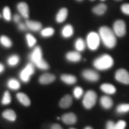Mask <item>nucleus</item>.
<instances>
[{"mask_svg": "<svg viewBox=\"0 0 129 129\" xmlns=\"http://www.w3.org/2000/svg\"><path fill=\"white\" fill-rule=\"evenodd\" d=\"M99 35L103 44L108 48H113L117 44V37L109 27L104 26L99 28Z\"/></svg>", "mask_w": 129, "mask_h": 129, "instance_id": "nucleus-1", "label": "nucleus"}, {"mask_svg": "<svg viewBox=\"0 0 129 129\" xmlns=\"http://www.w3.org/2000/svg\"><path fill=\"white\" fill-rule=\"evenodd\" d=\"M29 59L32 63L42 70H47L49 69V65L43 58V53L40 47L37 46L32 51L29 55Z\"/></svg>", "mask_w": 129, "mask_h": 129, "instance_id": "nucleus-2", "label": "nucleus"}, {"mask_svg": "<svg viewBox=\"0 0 129 129\" xmlns=\"http://www.w3.org/2000/svg\"><path fill=\"white\" fill-rule=\"evenodd\" d=\"M114 63L113 58L107 54H103L93 61V66L99 71H105L111 68Z\"/></svg>", "mask_w": 129, "mask_h": 129, "instance_id": "nucleus-3", "label": "nucleus"}, {"mask_svg": "<svg viewBox=\"0 0 129 129\" xmlns=\"http://www.w3.org/2000/svg\"><path fill=\"white\" fill-rule=\"evenodd\" d=\"M101 43L99 34L96 32H90L87 35L86 45L92 51H95L99 48Z\"/></svg>", "mask_w": 129, "mask_h": 129, "instance_id": "nucleus-4", "label": "nucleus"}, {"mask_svg": "<svg viewBox=\"0 0 129 129\" xmlns=\"http://www.w3.org/2000/svg\"><path fill=\"white\" fill-rule=\"evenodd\" d=\"M97 94L93 90H88L85 93L83 100V104L87 109L92 108L96 104Z\"/></svg>", "mask_w": 129, "mask_h": 129, "instance_id": "nucleus-5", "label": "nucleus"}, {"mask_svg": "<svg viewBox=\"0 0 129 129\" xmlns=\"http://www.w3.org/2000/svg\"><path fill=\"white\" fill-rule=\"evenodd\" d=\"M113 32H114L116 37H123L126 34V24L122 20H117L113 25Z\"/></svg>", "mask_w": 129, "mask_h": 129, "instance_id": "nucleus-6", "label": "nucleus"}, {"mask_svg": "<svg viewBox=\"0 0 129 129\" xmlns=\"http://www.w3.org/2000/svg\"><path fill=\"white\" fill-rule=\"evenodd\" d=\"M35 72V68L34 67L33 63H29L27 64L24 69L21 71L19 74V77L20 80L24 83H27L30 80V77Z\"/></svg>", "mask_w": 129, "mask_h": 129, "instance_id": "nucleus-7", "label": "nucleus"}, {"mask_svg": "<svg viewBox=\"0 0 129 129\" xmlns=\"http://www.w3.org/2000/svg\"><path fill=\"white\" fill-rule=\"evenodd\" d=\"M115 78L121 83L129 84V72L124 69H118L115 74Z\"/></svg>", "mask_w": 129, "mask_h": 129, "instance_id": "nucleus-8", "label": "nucleus"}, {"mask_svg": "<svg viewBox=\"0 0 129 129\" xmlns=\"http://www.w3.org/2000/svg\"><path fill=\"white\" fill-rule=\"evenodd\" d=\"M82 76L85 80L90 82H96L99 80V74L91 69H85L82 72Z\"/></svg>", "mask_w": 129, "mask_h": 129, "instance_id": "nucleus-9", "label": "nucleus"}, {"mask_svg": "<svg viewBox=\"0 0 129 129\" xmlns=\"http://www.w3.org/2000/svg\"><path fill=\"white\" fill-rule=\"evenodd\" d=\"M17 9L20 16L25 19H28L29 17V9L27 3L20 2L17 5Z\"/></svg>", "mask_w": 129, "mask_h": 129, "instance_id": "nucleus-10", "label": "nucleus"}, {"mask_svg": "<svg viewBox=\"0 0 129 129\" xmlns=\"http://www.w3.org/2000/svg\"><path fill=\"white\" fill-rule=\"evenodd\" d=\"M56 80V77L54 74L50 73H45L40 76L39 82L41 84H49L52 83Z\"/></svg>", "mask_w": 129, "mask_h": 129, "instance_id": "nucleus-11", "label": "nucleus"}, {"mask_svg": "<svg viewBox=\"0 0 129 129\" xmlns=\"http://www.w3.org/2000/svg\"><path fill=\"white\" fill-rule=\"evenodd\" d=\"M62 120L66 124L71 125L76 123L77 121V118L75 114L72 112H69L64 114L62 115Z\"/></svg>", "mask_w": 129, "mask_h": 129, "instance_id": "nucleus-12", "label": "nucleus"}, {"mask_svg": "<svg viewBox=\"0 0 129 129\" xmlns=\"http://www.w3.org/2000/svg\"><path fill=\"white\" fill-rule=\"evenodd\" d=\"M68 15V10L67 8H62L59 10L56 16V21L58 23H62L65 21Z\"/></svg>", "mask_w": 129, "mask_h": 129, "instance_id": "nucleus-13", "label": "nucleus"}, {"mask_svg": "<svg viewBox=\"0 0 129 129\" xmlns=\"http://www.w3.org/2000/svg\"><path fill=\"white\" fill-rule=\"evenodd\" d=\"M27 28L32 31L37 32L41 30L42 28V24L40 22L35 20H27L25 22Z\"/></svg>", "mask_w": 129, "mask_h": 129, "instance_id": "nucleus-14", "label": "nucleus"}, {"mask_svg": "<svg viewBox=\"0 0 129 129\" xmlns=\"http://www.w3.org/2000/svg\"><path fill=\"white\" fill-rule=\"evenodd\" d=\"M66 59L71 62H78L81 59V55L78 51H69L66 54Z\"/></svg>", "mask_w": 129, "mask_h": 129, "instance_id": "nucleus-15", "label": "nucleus"}, {"mask_svg": "<svg viewBox=\"0 0 129 129\" xmlns=\"http://www.w3.org/2000/svg\"><path fill=\"white\" fill-rule=\"evenodd\" d=\"M101 106L105 109H109L113 106V101L108 96H103L100 100Z\"/></svg>", "mask_w": 129, "mask_h": 129, "instance_id": "nucleus-16", "label": "nucleus"}, {"mask_svg": "<svg viewBox=\"0 0 129 129\" xmlns=\"http://www.w3.org/2000/svg\"><path fill=\"white\" fill-rule=\"evenodd\" d=\"M74 30L73 26L70 24L66 25L62 28L61 35L64 38H69L74 35Z\"/></svg>", "mask_w": 129, "mask_h": 129, "instance_id": "nucleus-17", "label": "nucleus"}, {"mask_svg": "<svg viewBox=\"0 0 129 129\" xmlns=\"http://www.w3.org/2000/svg\"><path fill=\"white\" fill-rule=\"evenodd\" d=\"M72 104V98L69 94H67L63 97L59 102V106L62 108H68L70 107Z\"/></svg>", "mask_w": 129, "mask_h": 129, "instance_id": "nucleus-18", "label": "nucleus"}, {"mask_svg": "<svg viewBox=\"0 0 129 129\" xmlns=\"http://www.w3.org/2000/svg\"><path fill=\"white\" fill-rule=\"evenodd\" d=\"M107 11V6L104 3L99 4L93 8L92 12L94 14L98 16H102Z\"/></svg>", "mask_w": 129, "mask_h": 129, "instance_id": "nucleus-19", "label": "nucleus"}, {"mask_svg": "<svg viewBox=\"0 0 129 129\" xmlns=\"http://www.w3.org/2000/svg\"><path fill=\"white\" fill-rule=\"evenodd\" d=\"M100 88L103 92L108 94H114L116 93V88L114 85L111 84L105 83L101 85Z\"/></svg>", "mask_w": 129, "mask_h": 129, "instance_id": "nucleus-20", "label": "nucleus"}, {"mask_svg": "<svg viewBox=\"0 0 129 129\" xmlns=\"http://www.w3.org/2000/svg\"><path fill=\"white\" fill-rule=\"evenodd\" d=\"M60 79L63 83L68 85L74 84L77 81L76 77L70 74H63L61 75Z\"/></svg>", "mask_w": 129, "mask_h": 129, "instance_id": "nucleus-21", "label": "nucleus"}, {"mask_svg": "<svg viewBox=\"0 0 129 129\" xmlns=\"http://www.w3.org/2000/svg\"><path fill=\"white\" fill-rule=\"evenodd\" d=\"M2 116L4 118L10 121H15L16 120V112L12 109H6L3 112Z\"/></svg>", "mask_w": 129, "mask_h": 129, "instance_id": "nucleus-22", "label": "nucleus"}, {"mask_svg": "<svg viewBox=\"0 0 129 129\" xmlns=\"http://www.w3.org/2000/svg\"><path fill=\"white\" fill-rule=\"evenodd\" d=\"M16 97L18 101L23 105L25 106H29L30 105V101L29 97L23 93H18L16 94Z\"/></svg>", "mask_w": 129, "mask_h": 129, "instance_id": "nucleus-23", "label": "nucleus"}, {"mask_svg": "<svg viewBox=\"0 0 129 129\" xmlns=\"http://www.w3.org/2000/svg\"><path fill=\"white\" fill-rule=\"evenodd\" d=\"M86 47V43L83 38H78L75 42V48L78 52H81Z\"/></svg>", "mask_w": 129, "mask_h": 129, "instance_id": "nucleus-24", "label": "nucleus"}, {"mask_svg": "<svg viewBox=\"0 0 129 129\" xmlns=\"http://www.w3.org/2000/svg\"><path fill=\"white\" fill-rule=\"evenodd\" d=\"M7 86L13 90H19L20 87V84L18 80L14 78H11L8 81Z\"/></svg>", "mask_w": 129, "mask_h": 129, "instance_id": "nucleus-25", "label": "nucleus"}, {"mask_svg": "<svg viewBox=\"0 0 129 129\" xmlns=\"http://www.w3.org/2000/svg\"><path fill=\"white\" fill-rule=\"evenodd\" d=\"M0 44L6 48H10L13 45L10 38L6 35H2L0 37Z\"/></svg>", "mask_w": 129, "mask_h": 129, "instance_id": "nucleus-26", "label": "nucleus"}, {"mask_svg": "<svg viewBox=\"0 0 129 129\" xmlns=\"http://www.w3.org/2000/svg\"><path fill=\"white\" fill-rule=\"evenodd\" d=\"M20 62V57L17 54H13L7 59V63L10 67H16Z\"/></svg>", "mask_w": 129, "mask_h": 129, "instance_id": "nucleus-27", "label": "nucleus"}, {"mask_svg": "<svg viewBox=\"0 0 129 129\" xmlns=\"http://www.w3.org/2000/svg\"><path fill=\"white\" fill-rule=\"evenodd\" d=\"M54 34V29L53 28L51 27H47V28H45L41 30V33L40 34L44 38H48L53 36Z\"/></svg>", "mask_w": 129, "mask_h": 129, "instance_id": "nucleus-28", "label": "nucleus"}, {"mask_svg": "<svg viewBox=\"0 0 129 129\" xmlns=\"http://www.w3.org/2000/svg\"><path fill=\"white\" fill-rule=\"evenodd\" d=\"M26 40L27 44L29 47H33L37 43V39L35 37L30 34H27L26 35Z\"/></svg>", "mask_w": 129, "mask_h": 129, "instance_id": "nucleus-29", "label": "nucleus"}, {"mask_svg": "<svg viewBox=\"0 0 129 129\" xmlns=\"http://www.w3.org/2000/svg\"><path fill=\"white\" fill-rule=\"evenodd\" d=\"M116 111L118 114H125L129 112V104H122L118 105Z\"/></svg>", "mask_w": 129, "mask_h": 129, "instance_id": "nucleus-30", "label": "nucleus"}, {"mask_svg": "<svg viewBox=\"0 0 129 129\" xmlns=\"http://www.w3.org/2000/svg\"><path fill=\"white\" fill-rule=\"evenodd\" d=\"M3 16L5 20L9 22L12 20V12L9 7H5L3 10Z\"/></svg>", "mask_w": 129, "mask_h": 129, "instance_id": "nucleus-31", "label": "nucleus"}, {"mask_svg": "<svg viewBox=\"0 0 129 129\" xmlns=\"http://www.w3.org/2000/svg\"><path fill=\"white\" fill-rule=\"evenodd\" d=\"M11 101H12V98H11L10 93L8 91H6L4 93L2 100H1V104L3 105H7L10 104Z\"/></svg>", "mask_w": 129, "mask_h": 129, "instance_id": "nucleus-32", "label": "nucleus"}, {"mask_svg": "<svg viewBox=\"0 0 129 129\" xmlns=\"http://www.w3.org/2000/svg\"><path fill=\"white\" fill-rule=\"evenodd\" d=\"M74 96L76 99H80L83 94V90L81 87L77 86L74 89Z\"/></svg>", "mask_w": 129, "mask_h": 129, "instance_id": "nucleus-33", "label": "nucleus"}, {"mask_svg": "<svg viewBox=\"0 0 129 129\" xmlns=\"http://www.w3.org/2000/svg\"><path fill=\"white\" fill-rule=\"evenodd\" d=\"M126 127V122L123 120L118 121L115 124V129H125Z\"/></svg>", "mask_w": 129, "mask_h": 129, "instance_id": "nucleus-34", "label": "nucleus"}, {"mask_svg": "<svg viewBox=\"0 0 129 129\" xmlns=\"http://www.w3.org/2000/svg\"><path fill=\"white\" fill-rule=\"evenodd\" d=\"M121 11L123 14L129 16V4L125 3L121 6Z\"/></svg>", "mask_w": 129, "mask_h": 129, "instance_id": "nucleus-35", "label": "nucleus"}, {"mask_svg": "<svg viewBox=\"0 0 129 129\" xmlns=\"http://www.w3.org/2000/svg\"><path fill=\"white\" fill-rule=\"evenodd\" d=\"M106 129H115V123L112 121H108L106 122Z\"/></svg>", "mask_w": 129, "mask_h": 129, "instance_id": "nucleus-36", "label": "nucleus"}, {"mask_svg": "<svg viewBox=\"0 0 129 129\" xmlns=\"http://www.w3.org/2000/svg\"><path fill=\"white\" fill-rule=\"evenodd\" d=\"M18 28L20 30H22V31H23V30H25L27 29V26L26 25L25 23H19L18 24Z\"/></svg>", "mask_w": 129, "mask_h": 129, "instance_id": "nucleus-37", "label": "nucleus"}, {"mask_svg": "<svg viewBox=\"0 0 129 129\" xmlns=\"http://www.w3.org/2000/svg\"><path fill=\"white\" fill-rule=\"evenodd\" d=\"M20 16L19 15V14H14V16H13V20L14 21V22L16 23H20Z\"/></svg>", "mask_w": 129, "mask_h": 129, "instance_id": "nucleus-38", "label": "nucleus"}, {"mask_svg": "<svg viewBox=\"0 0 129 129\" xmlns=\"http://www.w3.org/2000/svg\"><path fill=\"white\" fill-rule=\"evenodd\" d=\"M51 129H63L62 127L60 126L59 124H54L52 125Z\"/></svg>", "mask_w": 129, "mask_h": 129, "instance_id": "nucleus-39", "label": "nucleus"}, {"mask_svg": "<svg viewBox=\"0 0 129 129\" xmlns=\"http://www.w3.org/2000/svg\"><path fill=\"white\" fill-rule=\"evenodd\" d=\"M4 69H5V68L4 67V65H3L2 63H0V74L2 73V72L4 71Z\"/></svg>", "mask_w": 129, "mask_h": 129, "instance_id": "nucleus-40", "label": "nucleus"}, {"mask_svg": "<svg viewBox=\"0 0 129 129\" xmlns=\"http://www.w3.org/2000/svg\"><path fill=\"white\" fill-rule=\"evenodd\" d=\"M84 129H93V128H92V127H90V126H87V127H85Z\"/></svg>", "mask_w": 129, "mask_h": 129, "instance_id": "nucleus-41", "label": "nucleus"}, {"mask_svg": "<svg viewBox=\"0 0 129 129\" xmlns=\"http://www.w3.org/2000/svg\"><path fill=\"white\" fill-rule=\"evenodd\" d=\"M115 1H122V0H115Z\"/></svg>", "mask_w": 129, "mask_h": 129, "instance_id": "nucleus-42", "label": "nucleus"}, {"mask_svg": "<svg viewBox=\"0 0 129 129\" xmlns=\"http://www.w3.org/2000/svg\"><path fill=\"white\" fill-rule=\"evenodd\" d=\"M77 1H83V0H77Z\"/></svg>", "mask_w": 129, "mask_h": 129, "instance_id": "nucleus-43", "label": "nucleus"}, {"mask_svg": "<svg viewBox=\"0 0 129 129\" xmlns=\"http://www.w3.org/2000/svg\"><path fill=\"white\" fill-rule=\"evenodd\" d=\"M70 129H77V128H71Z\"/></svg>", "mask_w": 129, "mask_h": 129, "instance_id": "nucleus-44", "label": "nucleus"}, {"mask_svg": "<svg viewBox=\"0 0 129 129\" xmlns=\"http://www.w3.org/2000/svg\"><path fill=\"white\" fill-rule=\"evenodd\" d=\"M101 1H105V0H101Z\"/></svg>", "mask_w": 129, "mask_h": 129, "instance_id": "nucleus-45", "label": "nucleus"}, {"mask_svg": "<svg viewBox=\"0 0 129 129\" xmlns=\"http://www.w3.org/2000/svg\"><path fill=\"white\" fill-rule=\"evenodd\" d=\"M90 1H94V0H90Z\"/></svg>", "mask_w": 129, "mask_h": 129, "instance_id": "nucleus-46", "label": "nucleus"}, {"mask_svg": "<svg viewBox=\"0 0 129 129\" xmlns=\"http://www.w3.org/2000/svg\"><path fill=\"white\" fill-rule=\"evenodd\" d=\"M0 17H1V14H0Z\"/></svg>", "mask_w": 129, "mask_h": 129, "instance_id": "nucleus-47", "label": "nucleus"}]
</instances>
